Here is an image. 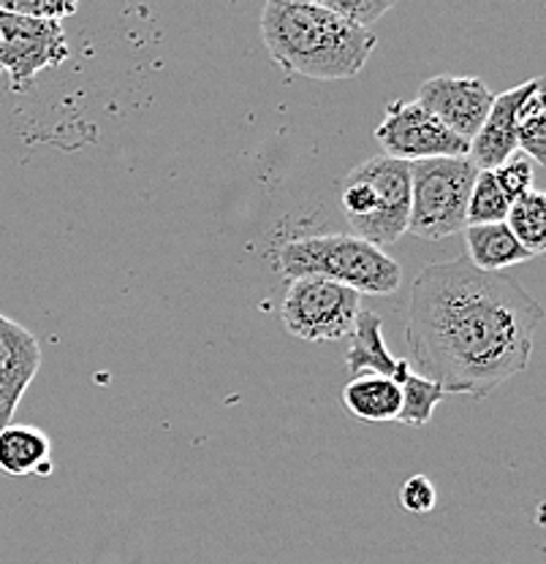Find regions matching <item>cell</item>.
Returning <instances> with one entry per match:
<instances>
[{
  "instance_id": "obj_11",
  "label": "cell",
  "mask_w": 546,
  "mask_h": 564,
  "mask_svg": "<svg viewBox=\"0 0 546 564\" xmlns=\"http://www.w3.org/2000/svg\"><path fill=\"white\" fill-rule=\"evenodd\" d=\"M525 85H516L511 90L501 93L492 101L490 115H486L484 126L475 133L471 144H468V161L473 163L479 172H495L501 163H506L511 155H516V133H514V111L520 98L525 96Z\"/></svg>"
},
{
  "instance_id": "obj_13",
  "label": "cell",
  "mask_w": 546,
  "mask_h": 564,
  "mask_svg": "<svg viewBox=\"0 0 546 564\" xmlns=\"http://www.w3.org/2000/svg\"><path fill=\"white\" fill-rule=\"evenodd\" d=\"M52 443L46 432L25 423H9L0 429V473L11 478H46L52 475Z\"/></svg>"
},
{
  "instance_id": "obj_17",
  "label": "cell",
  "mask_w": 546,
  "mask_h": 564,
  "mask_svg": "<svg viewBox=\"0 0 546 564\" xmlns=\"http://www.w3.org/2000/svg\"><path fill=\"white\" fill-rule=\"evenodd\" d=\"M508 231L525 247L531 256H542L546 250V196L542 191H527L516 202H511L506 215Z\"/></svg>"
},
{
  "instance_id": "obj_16",
  "label": "cell",
  "mask_w": 546,
  "mask_h": 564,
  "mask_svg": "<svg viewBox=\"0 0 546 564\" xmlns=\"http://www.w3.org/2000/svg\"><path fill=\"white\" fill-rule=\"evenodd\" d=\"M514 133L516 150L531 158L533 163H546V106H544V82H527L525 96L520 98L514 111Z\"/></svg>"
},
{
  "instance_id": "obj_12",
  "label": "cell",
  "mask_w": 546,
  "mask_h": 564,
  "mask_svg": "<svg viewBox=\"0 0 546 564\" xmlns=\"http://www.w3.org/2000/svg\"><path fill=\"white\" fill-rule=\"evenodd\" d=\"M349 337L351 348L349 356H345V367H349L351 375H384V378L395 380L397 386L410 375V361L395 358L386 348L384 321L375 313L362 310Z\"/></svg>"
},
{
  "instance_id": "obj_8",
  "label": "cell",
  "mask_w": 546,
  "mask_h": 564,
  "mask_svg": "<svg viewBox=\"0 0 546 564\" xmlns=\"http://www.w3.org/2000/svg\"><path fill=\"white\" fill-rule=\"evenodd\" d=\"M373 137L386 158L405 163L468 155L465 141L457 139L416 101H395L386 106L384 120L375 128Z\"/></svg>"
},
{
  "instance_id": "obj_22",
  "label": "cell",
  "mask_w": 546,
  "mask_h": 564,
  "mask_svg": "<svg viewBox=\"0 0 546 564\" xmlns=\"http://www.w3.org/2000/svg\"><path fill=\"white\" fill-rule=\"evenodd\" d=\"M0 9L9 11V14L28 17V20L36 22H57L76 14L79 6L76 3H57V0H0Z\"/></svg>"
},
{
  "instance_id": "obj_14",
  "label": "cell",
  "mask_w": 546,
  "mask_h": 564,
  "mask_svg": "<svg viewBox=\"0 0 546 564\" xmlns=\"http://www.w3.org/2000/svg\"><path fill=\"white\" fill-rule=\"evenodd\" d=\"M468 263L479 272L501 274L503 269L520 267L533 261L536 256L525 250L508 231L506 223H492V226H468L465 228Z\"/></svg>"
},
{
  "instance_id": "obj_2",
  "label": "cell",
  "mask_w": 546,
  "mask_h": 564,
  "mask_svg": "<svg viewBox=\"0 0 546 564\" xmlns=\"http://www.w3.org/2000/svg\"><path fill=\"white\" fill-rule=\"evenodd\" d=\"M261 35L280 68L315 82L354 79L375 52V35L340 20L321 0H267Z\"/></svg>"
},
{
  "instance_id": "obj_1",
  "label": "cell",
  "mask_w": 546,
  "mask_h": 564,
  "mask_svg": "<svg viewBox=\"0 0 546 564\" xmlns=\"http://www.w3.org/2000/svg\"><path fill=\"white\" fill-rule=\"evenodd\" d=\"M544 307L503 274L468 261L430 263L408 302L410 358L443 393L490 397L531 364Z\"/></svg>"
},
{
  "instance_id": "obj_4",
  "label": "cell",
  "mask_w": 546,
  "mask_h": 564,
  "mask_svg": "<svg viewBox=\"0 0 546 564\" xmlns=\"http://www.w3.org/2000/svg\"><path fill=\"white\" fill-rule=\"evenodd\" d=\"M354 237L384 250L408 234L410 163L375 155L351 169L340 191Z\"/></svg>"
},
{
  "instance_id": "obj_6",
  "label": "cell",
  "mask_w": 546,
  "mask_h": 564,
  "mask_svg": "<svg viewBox=\"0 0 546 564\" xmlns=\"http://www.w3.org/2000/svg\"><path fill=\"white\" fill-rule=\"evenodd\" d=\"M360 313V293L321 278L291 280L280 304L286 332L304 343H334L349 337Z\"/></svg>"
},
{
  "instance_id": "obj_18",
  "label": "cell",
  "mask_w": 546,
  "mask_h": 564,
  "mask_svg": "<svg viewBox=\"0 0 546 564\" xmlns=\"http://www.w3.org/2000/svg\"><path fill=\"white\" fill-rule=\"evenodd\" d=\"M443 397H446L443 388L438 383L410 372L400 383V415H397V421H403L405 426H416V429L427 426Z\"/></svg>"
},
{
  "instance_id": "obj_5",
  "label": "cell",
  "mask_w": 546,
  "mask_h": 564,
  "mask_svg": "<svg viewBox=\"0 0 546 564\" xmlns=\"http://www.w3.org/2000/svg\"><path fill=\"white\" fill-rule=\"evenodd\" d=\"M479 169L465 158H436L410 163L408 231L440 242L468 228V198Z\"/></svg>"
},
{
  "instance_id": "obj_10",
  "label": "cell",
  "mask_w": 546,
  "mask_h": 564,
  "mask_svg": "<svg viewBox=\"0 0 546 564\" xmlns=\"http://www.w3.org/2000/svg\"><path fill=\"white\" fill-rule=\"evenodd\" d=\"M39 369V339L22 323L0 315V429L14 421L17 408Z\"/></svg>"
},
{
  "instance_id": "obj_23",
  "label": "cell",
  "mask_w": 546,
  "mask_h": 564,
  "mask_svg": "<svg viewBox=\"0 0 546 564\" xmlns=\"http://www.w3.org/2000/svg\"><path fill=\"white\" fill-rule=\"evenodd\" d=\"M400 502L408 513H432L438 505V489L432 486V480L427 475H414V478L405 480V486L400 489Z\"/></svg>"
},
{
  "instance_id": "obj_21",
  "label": "cell",
  "mask_w": 546,
  "mask_h": 564,
  "mask_svg": "<svg viewBox=\"0 0 546 564\" xmlns=\"http://www.w3.org/2000/svg\"><path fill=\"white\" fill-rule=\"evenodd\" d=\"M495 176L497 187L503 191V196L508 198V202H516L520 196H525L527 191H533V161L531 158H525L522 152H516V155H511L506 163H501V166L492 172Z\"/></svg>"
},
{
  "instance_id": "obj_3",
  "label": "cell",
  "mask_w": 546,
  "mask_h": 564,
  "mask_svg": "<svg viewBox=\"0 0 546 564\" xmlns=\"http://www.w3.org/2000/svg\"><path fill=\"white\" fill-rule=\"evenodd\" d=\"M278 272L289 282L299 278L338 282L360 296H392L403 282L400 263L354 234L289 239L278 252Z\"/></svg>"
},
{
  "instance_id": "obj_9",
  "label": "cell",
  "mask_w": 546,
  "mask_h": 564,
  "mask_svg": "<svg viewBox=\"0 0 546 564\" xmlns=\"http://www.w3.org/2000/svg\"><path fill=\"white\" fill-rule=\"evenodd\" d=\"M492 101L495 96L486 82L475 76H432L419 87V98H416V104L425 106L440 126L449 128L465 144H471L475 133L481 131Z\"/></svg>"
},
{
  "instance_id": "obj_20",
  "label": "cell",
  "mask_w": 546,
  "mask_h": 564,
  "mask_svg": "<svg viewBox=\"0 0 546 564\" xmlns=\"http://www.w3.org/2000/svg\"><path fill=\"white\" fill-rule=\"evenodd\" d=\"M321 3H324L332 14H338L340 20L351 22V25L370 33H373L375 22H381L392 9H395V0H321Z\"/></svg>"
},
{
  "instance_id": "obj_7",
  "label": "cell",
  "mask_w": 546,
  "mask_h": 564,
  "mask_svg": "<svg viewBox=\"0 0 546 564\" xmlns=\"http://www.w3.org/2000/svg\"><path fill=\"white\" fill-rule=\"evenodd\" d=\"M68 39L57 22H36L0 9V70L14 93H25L39 74L68 61Z\"/></svg>"
},
{
  "instance_id": "obj_19",
  "label": "cell",
  "mask_w": 546,
  "mask_h": 564,
  "mask_svg": "<svg viewBox=\"0 0 546 564\" xmlns=\"http://www.w3.org/2000/svg\"><path fill=\"white\" fill-rule=\"evenodd\" d=\"M511 202L503 196L492 172L475 174L471 198H468V226H492V223H506Z\"/></svg>"
},
{
  "instance_id": "obj_15",
  "label": "cell",
  "mask_w": 546,
  "mask_h": 564,
  "mask_svg": "<svg viewBox=\"0 0 546 564\" xmlns=\"http://www.w3.org/2000/svg\"><path fill=\"white\" fill-rule=\"evenodd\" d=\"M343 404L360 421H397V415H400V386L384 375H356L343 388Z\"/></svg>"
}]
</instances>
